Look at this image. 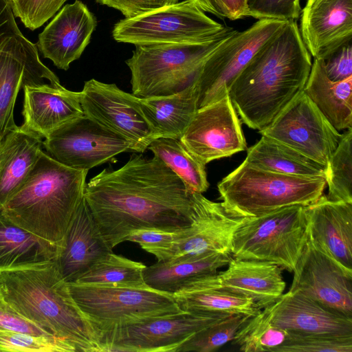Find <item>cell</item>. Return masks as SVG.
Returning a JSON list of instances; mask_svg holds the SVG:
<instances>
[{
    "label": "cell",
    "mask_w": 352,
    "mask_h": 352,
    "mask_svg": "<svg viewBox=\"0 0 352 352\" xmlns=\"http://www.w3.org/2000/svg\"><path fill=\"white\" fill-rule=\"evenodd\" d=\"M180 0H96V2L120 11L125 18L137 16Z\"/></svg>",
    "instance_id": "cell-43"
},
{
    "label": "cell",
    "mask_w": 352,
    "mask_h": 352,
    "mask_svg": "<svg viewBox=\"0 0 352 352\" xmlns=\"http://www.w3.org/2000/svg\"><path fill=\"white\" fill-rule=\"evenodd\" d=\"M87 173L66 166L42 151L0 212L16 225L61 248L72 215L84 197Z\"/></svg>",
    "instance_id": "cell-4"
},
{
    "label": "cell",
    "mask_w": 352,
    "mask_h": 352,
    "mask_svg": "<svg viewBox=\"0 0 352 352\" xmlns=\"http://www.w3.org/2000/svg\"><path fill=\"white\" fill-rule=\"evenodd\" d=\"M287 331L274 324L266 311L249 317L237 330L233 344L244 352H273L283 344Z\"/></svg>",
    "instance_id": "cell-35"
},
{
    "label": "cell",
    "mask_w": 352,
    "mask_h": 352,
    "mask_svg": "<svg viewBox=\"0 0 352 352\" xmlns=\"http://www.w3.org/2000/svg\"><path fill=\"white\" fill-rule=\"evenodd\" d=\"M204 12L210 13L221 19L226 18L217 0H190Z\"/></svg>",
    "instance_id": "cell-48"
},
{
    "label": "cell",
    "mask_w": 352,
    "mask_h": 352,
    "mask_svg": "<svg viewBox=\"0 0 352 352\" xmlns=\"http://www.w3.org/2000/svg\"><path fill=\"white\" fill-rule=\"evenodd\" d=\"M232 314L197 331L182 343L176 352H212L232 341L241 324L248 318Z\"/></svg>",
    "instance_id": "cell-37"
},
{
    "label": "cell",
    "mask_w": 352,
    "mask_h": 352,
    "mask_svg": "<svg viewBox=\"0 0 352 352\" xmlns=\"http://www.w3.org/2000/svg\"><path fill=\"white\" fill-rule=\"evenodd\" d=\"M180 140L206 165L248 148L239 116L228 94L197 109Z\"/></svg>",
    "instance_id": "cell-16"
},
{
    "label": "cell",
    "mask_w": 352,
    "mask_h": 352,
    "mask_svg": "<svg viewBox=\"0 0 352 352\" xmlns=\"http://www.w3.org/2000/svg\"><path fill=\"white\" fill-rule=\"evenodd\" d=\"M183 230H140L131 233L126 241L139 244L143 250L153 254L157 261H163L173 243L182 236Z\"/></svg>",
    "instance_id": "cell-42"
},
{
    "label": "cell",
    "mask_w": 352,
    "mask_h": 352,
    "mask_svg": "<svg viewBox=\"0 0 352 352\" xmlns=\"http://www.w3.org/2000/svg\"><path fill=\"white\" fill-rule=\"evenodd\" d=\"M324 62L326 73L332 81H340L352 76L351 42L342 46Z\"/></svg>",
    "instance_id": "cell-45"
},
{
    "label": "cell",
    "mask_w": 352,
    "mask_h": 352,
    "mask_svg": "<svg viewBox=\"0 0 352 352\" xmlns=\"http://www.w3.org/2000/svg\"><path fill=\"white\" fill-rule=\"evenodd\" d=\"M311 58L296 21H288L233 80L230 99L242 122L261 131L302 90Z\"/></svg>",
    "instance_id": "cell-2"
},
{
    "label": "cell",
    "mask_w": 352,
    "mask_h": 352,
    "mask_svg": "<svg viewBox=\"0 0 352 352\" xmlns=\"http://www.w3.org/2000/svg\"><path fill=\"white\" fill-rule=\"evenodd\" d=\"M0 351L76 352L58 338L9 329H0Z\"/></svg>",
    "instance_id": "cell-39"
},
{
    "label": "cell",
    "mask_w": 352,
    "mask_h": 352,
    "mask_svg": "<svg viewBox=\"0 0 352 352\" xmlns=\"http://www.w3.org/2000/svg\"><path fill=\"white\" fill-rule=\"evenodd\" d=\"M303 91L338 131L352 128V76L332 81L324 60L314 58Z\"/></svg>",
    "instance_id": "cell-31"
},
{
    "label": "cell",
    "mask_w": 352,
    "mask_h": 352,
    "mask_svg": "<svg viewBox=\"0 0 352 352\" xmlns=\"http://www.w3.org/2000/svg\"><path fill=\"white\" fill-rule=\"evenodd\" d=\"M146 265L111 252L96 262L75 283L82 285L148 287L144 280Z\"/></svg>",
    "instance_id": "cell-34"
},
{
    "label": "cell",
    "mask_w": 352,
    "mask_h": 352,
    "mask_svg": "<svg viewBox=\"0 0 352 352\" xmlns=\"http://www.w3.org/2000/svg\"><path fill=\"white\" fill-rule=\"evenodd\" d=\"M22 32L15 21L10 0H0V45Z\"/></svg>",
    "instance_id": "cell-46"
},
{
    "label": "cell",
    "mask_w": 352,
    "mask_h": 352,
    "mask_svg": "<svg viewBox=\"0 0 352 352\" xmlns=\"http://www.w3.org/2000/svg\"><path fill=\"white\" fill-rule=\"evenodd\" d=\"M232 314L182 311L113 329L102 338L104 352H176L197 331Z\"/></svg>",
    "instance_id": "cell-10"
},
{
    "label": "cell",
    "mask_w": 352,
    "mask_h": 352,
    "mask_svg": "<svg viewBox=\"0 0 352 352\" xmlns=\"http://www.w3.org/2000/svg\"><path fill=\"white\" fill-rule=\"evenodd\" d=\"M43 140L17 126L0 141V209L32 169L43 151Z\"/></svg>",
    "instance_id": "cell-28"
},
{
    "label": "cell",
    "mask_w": 352,
    "mask_h": 352,
    "mask_svg": "<svg viewBox=\"0 0 352 352\" xmlns=\"http://www.w3.org/2000/svg\"><path fill=\"white\" fill-rule=\"evenodd\" d=\"M244 162L263 170L278 174L306 177H326L327 168L293 148L262 135L246 149Z\"/></svg>",
    "instance_id": "cell-32"
},
{
    "label": "cell",
    "mask_w": 352,
    "mask_h": 352,
    "mask_svg": "<svg viewBox=\"0 0 352 352\" xmlns=\"http://www.w3.org/2000/svg\"><path fill=\"white\" fill-rule=\"evenodd\" d=\"M230 253L206 252L167 262L157 261L144 270V280L149 287L173 294L194 280L229 263Z\"/></svg>",
    "instance_id": "cell-29"
},
{
    "label": "cell",
    "mask_w": 352,
    "mask_h": 352,
    "mask_svg": "<svg viewBox=\"0 0 352 352\" xmlns=\"http://www.w3.org/2000/svg\"><path fill=\"white\" fill-rule=\"evenodd\" d=\"M173 296L179 307L185 311L219 312L252 317L261 311L252 298L222 288L219 284L217 272L194 280Z\"/></svg>",
    "instance_id": "cell-27"
},
{
    "label": "cell",
    "mask_w": 352,
    "mask_h": 352,
    "mask_svg": "<svg viewBox=\"0 0 352 352\" xmlns=\"http://www.w3.org/2000/svg\"><path fill=\"white\" fill-rule=\"evenodd\" d=\"M244 217L226 212L221 202H214L201 193H193L190 224L173 243L163 261L167 262L206 252L231 254L234 232Z\"/></svg>",
    "instance_id": "cell-18"
},
{
    "label": "cell",
    "mask_w": 352,
    "mask_h": 352,
    "mask_svg": "<svg viewBox=\"0 0 352 352\" xmlns=\"http://www.w3.org/2000/svg\"><path fill=\"white\" fill-rule=\"evenodd\" d=\"M0 297L21 317L76 352H104L100 336L75 303L56 261L0 272Z\"/></svg>",
    "instance_id": "cell-3"
},
{
    "label": "cell",
    "mask_w": 352,
    "mask_h": 352,
    "mask_svg": "<svg viewBox=\"0 0 352 352\" xmlns=\"http://www.w3.org/2000/svg\"><path fill=\"white\" fill-rule=\"evenodd\" d=\"M15 17L34 30L59 11L67 0H10Z\"/></svg>",
    "instance_id": "cell-40"
},
{
    "label": "cell",
    "mask_w": 352,
    "mask_h": 352,
    "mask_svg": "<svg viewBox=\"0 0 352 352\" xmlns=\"http://www.w3.org/2000/svg\"><path fill=\"white\" fill-rule=\"evenodd\" d=\"M140 99L116 84L94 78L85 81L80 91L84 114L125 138L130 143L131 151L144 153L154 138Z\"/></svg>",
    "instance_id": "cell-14"
},
{
    "label": "cell",
    "mask_w": 352,
    "mask_h": 352,
    "mask_svg": "<svg viewBox=\"0 0 352 352\" xmlns=\"http://www.w3.org/2000/svg\"><path fill=\"white\" fill-rule=\"evenodd\" d=\"M60 248L10 221L0 212V272L56 260Z\"/></svg>",
    "instance_id": "cell-26"
},
{
    "label": "cell",
    "mask_w": 352,
    "mask_h": 352,
    "mask_svg": "<svg viewBox=\"0 0 352 352\" xmlns=\"http://www.w3.org/2000/svg\"><path fill=\"white\" fill-rule=\"evenodd\" d=\"M305 211L309 238L352 270V203L331 201L322 195Z\"/></svg>",
    "instance_id": "cell-24"
},
{
    "label": "cell",
    "mask_w": 352,
    "mask_h": 352,
    "mask_svg": "<svg viewBox=\"0 0 352 352\" xmlns=\"http://www.w3.org/2000/svg\"><path fill=\"white\" fill-rule=\"evenodd\" d=\"M97 20L80 0L67 4L39 34L36 47L58 69L67 70L90 42Z\"/></svg>",
    "instance_id": "cell-20"
},
{
    "label": "cell",
    "mask_w": 352,
    "mask_h": 352,
    "mask_svg": "<svg viewBox=\"0 0 352 352\" xmlns=\"http://www.w3.org/2000/svg\"><path fill=\"white\" fill-rule=\"evenodd\" d=\"M299 31L310 55L326 60L352 38V0H305Z\"/></svg>",
    "instance_id": "cell-19"
},
{
    "label": "cell",
    "mask_w": 352,
    "mask_h": 352,
    "mask_svg": "<svg viewBox=\"0 0 352 352\" xmlns=\"http://www.w3.org/2000/svg\"><path fill=\"white\" fill-rule=\"evenodd\" d=\"M43 146L60 164L87 170L131 151L125 138L85 114L54 130L43 140Z\"/></svg>",
    "instance_id": "cell-13"
},
{
    "label": "cell",
    "mask_w": 352,
    "mask_h": 352,
    "mask_svg": "<svg viewBox=\"0 0 352 352\" xmlns=\"http://www.w3.org/2000/svg\"><path fill=\"white\" fill-rule=\"evenodd\" d=\"M111 252L112 248L100 232L83 197L72 215L56 260L58 270L66 283H75Z\"/></svg>",
    "instance_id": "cell-21"
},
{
    "label": "cell",
    "mask_w": 352,
    "mask_h": 352,
    "mask_svg": "<svg viewBox=\"0 0 352 352\" xmlns=\"http://www.w3.org/2000/svg\"><path fill=\"white\" fill-rule=\"evenodd\" d=\"M307 239L305 206H291L244 217L234 232L231 255L272 263L293 272Z\"/></svg>",
    "instance_id": "cell-7"
},
{
    "label": "cell",
    "mask_w": 352,
    "mask_h": 352,
    "mask_svg": "<svg viewBox=\"0 0 352 352\" xmlns=\"http://www.w3.org/2000/svg\"><path fill=\"white\" fill-rule=\"evenodd\" d=\"M68 285L72 298L100 336L102 344L104 335L115 328L182 311L172 294L149 287Z\"/></svg>",
    "instance_id": "cell-8"
},
{
    "label": "cell",
    "mask_w": 352,
    "mask_h": 352,
    "mask_svg": "<svg viewBox=\"0 0 352 352\" xmlns=\"http://www.w3.org/2000/svg\"><path fill=\"white\" fill-rule=\"evenodd\" d=\"M327 187L324 177L306 178L263 170L243 162L217 185L222 205L230 214L258 217L317 201Z\"/></svg>",
    "instance_id": "cell-6"
},
{
    "label": "cell",
    "mask_w": 352,
    "mask_h": 352,
    "mask_svg": "<svg viewBox=\"0 0 352 352\" xmlns=\"http://www.w3.org/2000/svg\"><path fill=\"white\" fill-rule=\"evenodd\" d=\"M190 0L124 18L114 25L112 36L119 43L136 45L194 43L208 40L223 30Z\"/></svg>",
    "instance_id": "cell-9"
},
{
    "label": "cell",
    "mask_w": 352,
    "mask_h": 352,
    "mask_svg": "<svg viewBox=\"0 0 352 352\" xmlns=\"http://www.w3.org/2000/svg\"><path fill=\"white\" fill-rule=\"evenodd\" d=\"M293 272L289 292H298L352 317V270L344 267L309 236Z\"/></svg>",
    "instance_id": "cell-15"
},
{
    "label": "cell",
    "mask_w": 352,
    "mask_h": 352,
    "mask_svg": "<svg viewBox=\"0 0 352 352\" xmlns=\"http://www.w3.org/2000/svg\"><path fill=\"white\" fill-rule=\"evenodd\" d=\"M271 322L287 331L352 336V317L298 293L287 292L264 308Z\"/></svg>",
    "instance_id": "cell-22"
},
{
    "label": "cell",
    "mask_w": 352,
    "mask_h": 352,
    "mask_svg": "<svg viewBox=\"0 0 352 352\" xmlns=\"http://www.w3.org/2000/svg\"><path fill=\"white\" fill-rule=\"evenodd\" d=\"M20 127L43 140L70 120L84 114L80 91L51 84L25 85Z\"/></svg>",
    "instance_id": "cell-23"
},
{
    "label": "cell",
    "mask_w": 352,
    "mask_h": 352,
    "mask_svg": "<svg viewBox=\"0 0 352 352\" xmlns=\"http://www.w3.org/2000/svg\"><path fill=\"white\" fill-rule=\"evenodd\" d=\"M140 104L154 139H180L197 111L196 84L171 95L140 98Z\"/></svg>",
    "instance_id": "cell-30"
},
{
    "label": "cell",
    "mask_w": 352,
    "mask_h": 352,
    "mask_svg": "<svg viewBox=\"0 0 352 352\" xmlns=\"http://www.w3.org/2000/svg\"><path fill=\"white\" fill-rule=\"evenodd\" d=\"M226 18L236 20L247 16L248 0H217Z\"/></svg>",
    "instance_id": "cell-47"
},
{
    "label": "cell",
    "mask_w": 352,
    "mask_h": 352,
    "mask_svg": "<svg viewBox=\"0 0 352 352\" xmlns=\"http://www.w3.org/2000/svg\"><path fill=\"white\" fill-rule=\"evenodd\" d=\"M193 193L158 157L133 154L118 169L105 168L92 177L84 197L113 249L137 230L188 227Z\"/></svg>",
    "instance_id": "cell-1"
},
{
    "label": "cell",
    "mask_w": 352,
    "mask_h": 352,
    "mask_svg": "<svg viewBox=\"0 0 352 352\" xmlns=\"http://www.w3.org/2000/svg\"><path fill=\"white\" fill-rule=\"evenodd\" d=\"M236 31L225 26L204 41L136 45L126 60L132 94L139 98L168 96L195 84L206 60Z\"/></svg>",
    "instance_id": "cell-5"
},
{
    "label": "cell",
    "mask_w": 352,
    "mask_h": 352,
    "mask_svg": "<svg viewBox=\"0 0 352 352\" xmlns=\"http://www.w3.org/2000/svg\"><path fill=\"white\" fill-rule=\"evenodd\" d=\"M147 149L161 160L192 192H206L209 187L206 164L199 161L182 142L180 139L158 138Z\"/></svg>",
    "instance_id": "cell-33"
},
{
    "label": "cell",
    "mask_w": 352,
    "mask_h": 352,
    "mask_svg": "<svg viewBox=\"0 0 352 352\" xmlns=\"http://www.w3.org/2000/svg\"><path fill=\"white\" fill-rule=\"evenodd\" d=\"M273 352H352V336L287 331L285 341Z\"/></svg>",
    "instance_id": "cell-38"
},
{
    "label": "cell",
    "mask_w": 352,
    "mask_h": 352,
    "mask_svg": "<svg viewBox=\"0 0 352 352\" xmlns=\"http://www.w3.org/2000/svg\"><path fill=\"white\" fill-rule=\"evenodd\" d=\"M327 197L334 201L352 203V128L341 134L326 172Z\"/></svg>",
    "instance_id": "cell-36"
},
{
    "label": "cell",
    "mask_w": 352,
    "mask_h": 352,
    "mask_svg": "<svg viewBox=\"0 0 352 352\" xmlns=\"http://www.w3.org/2000/svg\"><path fill=\"white\" fill-rule=\"evenodd\" d=\"M225 271L217 272L219 285L248 296L261 309L275 302L283 294L282 268L261 261L231 258Z\"/></svg>",
    "instance_id": "cell-25"
},
{
    "label": "cell",
    "mask_w": 352,
    "mask_h": 352,
    "mask_svg": "<svg viewBox=\"0 0 352 352\" xmlns=\"http://www.w3.org/2000/svg\"><path fill=\"white\" fill-rule=\"evenodd\" d=\"M0 329H9L33 335L55 337L40 327L21 317L1 297Z\"/></svg>",
    "instance_id": "cell-44"
},
{
    "label": "cell",
    "mask_w": 352,
    "mask_h": 352,
    "mask_svg": "<svg viewBox=\"0 0 352 352\" xmlns=\"http://www.w3.org/2000/svg\"><path fill=\"white\" fill-rule=\"evenodd\" d=\"M47 80L61 85L58 78L40 60L36 45L21 33L0 45V141L18 126L14 107L20 89Z\"/></svg>",
    "instance_id": "cell-17"
},
{
    "label": "cell",
    "mask_w": 352,
    "mask_h": 352,
    "mask_svg": "<svg viewBox=\"0 0 352 352\" xmlns=\"http://www.w3.org/2000/svg\"><path fill=\"white\" fill-rule=\"evenodd\" d=\"M300 0H248L247 16L258 20L296 21L301 12Z\"/></svg>",
    "instance_id": "cell-41"
},
{
    "label": "cell",
    "mask_w": 352,
    "mask_h": 352,
    "mask_svg": "<svg viewBox=\"0 0 352 352\" xmlns=\"http://www.w3.org/2000/svg\"><path fill=\"white\" fill-rule=\"evenodd\" d=\"M258 132L327 168L341 138L303 90Z\"/></svg>",
    "instance_id": "cell-12"
},
{
    "label": "cell",
    "mask_w": 352,
    "mask_h": 352,
    "mask_svg": "<svg viewBox=\"0 0 352 352\" xmlns=\"http://www.w3.org/2000/svg\"><path fill=\"white\" fill-rule=\"evenodd\" d=\"M286 22L258 20L245 30H236L214 51L204 62L195 83L197 109L228 95L229 87L238 74Z\"/></svg>",
    "instance_id": "cell-11"
}]
</instances>
